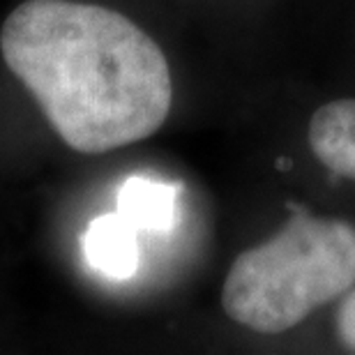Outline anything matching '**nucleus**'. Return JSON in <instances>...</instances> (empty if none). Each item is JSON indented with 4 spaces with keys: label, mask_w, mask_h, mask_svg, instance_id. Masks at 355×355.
I'll list each match as a JSON object with an SVG mask.
<instances>
[{
    "label": "nucleus",
    "mask_w": 355,
    "mask_h": 355,
    "mask_svg": "<svg viewBox=\"0 0 355 355\" xmlns=\"http://www.w3.org/2000/svg\"><path fill=\"white\" fill-rule=\"evenodd\" d=\"M0 53L76 153L102 155L164 125L166 55L120 12L74 0H26L5 19Z\"/></svg>",
    "instance_id": "nucleus-1"
},
{
    "label": "nucleus",
    "mask_w": 355,
    "mask_h": 355,
    "mask_svg": "<svg viewBox=\"0 0 355 355\" xmlns=\"http://www.w3.org/2000/svg\"><path fill=\"white\" fill-rule=\"evenodd\" d=\"M355 284V226L295 208L275 238L233 261L222 309L254 332L277 335L302 323Z\"/></svg>",
    "instance_id": "nucleus-2"
},
{
    "label": "nucleus",
    "mask_w": 355,
    "mask_h": 355,
    "mask_svg": "<svg viewBox=\"0 0 355 355\" xmlns=\"http://www.w3.org/2000/svg\"><path fill=\"white\" fill-rule=\"evenodd\" d=\"M309 148L328 171L355 180V99L318 106L309 120Z\"/></svg>",
    "instance_id": "nucleus-3"
},
{
    "label": "nucleus",
    "mask_w": 355,
    "mask_h": 355,
    "mask_svg": "<svg viewBox=\"0 0 355 355\" xmlns=\"http://www.w3.org/2000/svg\"><path fill=\"white\" fill-rule=\"evenodd\" d=\"M83 250L88 263L109 279H130L139 270L137 229L120 212L92 219L83 236Z\"/></svg>",
    "instance_id": "nucleus-4"
},
{
    "label": "nucleus",
    "mask_w": 355,
    "mask_h": 355,
    "mask_svg": "<svg viewBox=\"0 0 355 355\" xmlns=\"http://www.w3.org/2000/svg\"><path fill=\"white\" fill-rule=\"evenodd\" d=\"M178 187L153 178H127L118 189V210L137 231L166 233L175 224Z\"/></svg>",
    "instance_id": "nucleus-5"
},
{
    "label": "nucleus",
    "mask_w": 355,
    "mask_h": 355,
    "mask_svg": "<svg viewBox=\"0 0 355 355\" xmlns=\"http://www.w3.org/2000/svg\"><path fill=\"white\" fill-rule=\"evenodd\" d=\"M337 332H339V339H342L351 351H355V291L342 302V307H339Z\"/></svg>",
    "instance_id": "nucleus-6"
}]
</instances>
